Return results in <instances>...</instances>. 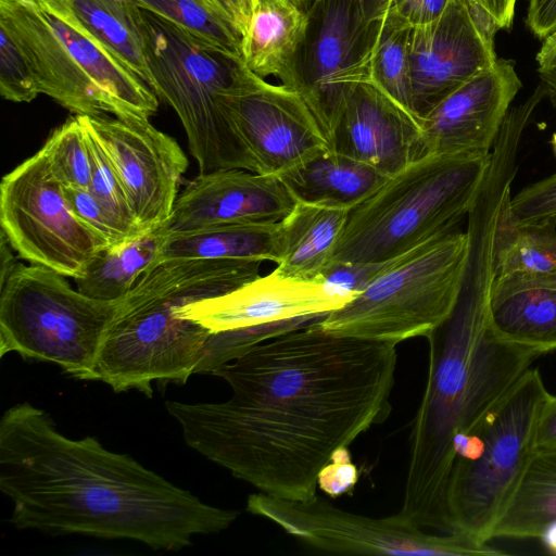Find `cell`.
Here are the masks:
<instances>
[{
    "label": "cell",
    "instance_id": "obj_53",
    "mask_svg": "<svg viewBox=\"0 0 556 556\" xmlns=\"http://www.w3.org/2000/svg\"><path fill=\"white\" fill-rule=\"evenodd\" d=\"M549 143H551L552 150L554 152V155L556 156V131L553 132Z\"/></svg>",
    "mask_w": 556,
    "mask_h": 556
},
{
    "label": "cell",
    "instance_id": "obj_35",
    "mask_svg": "<svg viewBox=\"0 0 556 556\" xmlns=\"http://www.w3.org/2000/svg\"><path fill=\"white\" fill-rule=\"evenodd\" d=\"M0 94L12 102H30L40 94L36 79L22 51L0 27Z\"/></svg>",
    "mask_w": 556,
    "mask_h": 556
},
{
    "label": "cell",
    "instance_id": "obj_21",
    "mask_svg": "<svg viewBox=\"0 0 556 556\" xmlns=\"http://www.w3.org/2000/svg\"><path fill=\"white\" fill-rule=\"evenodd\" d=\"M38 10L74 60L110 101L117 118L150 119L160 100L116 54L94 38L62 0H37Z\"/></svg>",
    "mask_w": 556,
    "mask_h": 556
},
{
    "label": "cell",
    "instance_id": "obj_45",
    "mask_svg": "<svg viewBox=\"0 0 556 556\" xmlns=\"http://www.w3.org/2000/svg\"><path fill=\"white\" fill-rule=\"evenodd\" d=\"M494 20L500 29L511 26L517 0H473Z\"/></svg>",
    "mask_w": 556,
    "mask_h": 556
},
{
    "label": "cell",
    "instance_id": "obj_12",
    "mask_svg": "<svg viewBox=\"0 0 556 556\" xmlns=\"http://www.w3.org/2000/svg\"><path fill=\"white\" fill-rule=\"evenodd\" d=\"M306 13L295 91L330 148L350 94L371 79V62L386 17L366 22L357 0H313Z\"/></svg>",
    "mask_w": 556,
    "mask_h": 556
},
{
    "label": "cell",
    "instance_id": "obj_23",
    "mask_svg": "<svg viewBox=\"0 0 556 556\" xmlns=\"http://www.w3.org/2000/svg\"><path fill=\"white\" fill-rule=\"evenodd\" d=\"M278 177L298 202L349 211L389 178L331 149L323 150Z\"/></svg>",
    "mask_w": 556,
    "mask_h": 556
},
{
    "label": "cell",
    "instance_id": "obj_47",
    "mask_svg": "<svg viewBox=\"0 0 556 556\" xmlns=\"http://www.w3.org/2000/svg\"><path fill=\"white\" fill-rule=\"evenodd\" d=\"M540 81L544 84L547 89L548 98L556 106V56L544 66L538 67Z\"/></svg>",
    "mask_w": 556,
    "mask_h": 556
},
{
    "label": "cell",
    "instance_id": "obj_13",
    "mask_svg": "<svg viewBox=\"0 0 556 556\" xmlns=\"http://www.w3.org/2000/svg\"><path fill=\"white\" fill-rule=\"evenodd\" d=\"M225 108L255 173L279 176L330 149L296 91L251 71L227 97Z\"/></svg>",
    "mask_w": 556,
    "mask_h": 556
},
{
    "label": "cell",
    "instance_id": "obj_18",
    "mask_svg": "<svg viewBox=\"0 0 556 556\" xmlns=\"http://www.w3.org/2000/svg\"><path fill=\"white\" fill-rule=\"evenodd\" d=\"M294 204L278 176L220 168L189 181L163 226L173 235L228 223H278Z\"/></svg>",
    "mask_w": 556,
    "mask_h": 556
},
{
    "label": "cell",
    "instance_id": "obj_41",
    "mask_svg": "<svg viewBox=\"0 0 556 556\" xmlns=\"http://www.w3.org/2000/svg\"><path fill=\"white\" fill-rule=\"evenodd\" d=\"M526 24L539 39L556 29V0H529Z\"/></svg>",
    "mask_w": 556,
    "mask_h": 556
},
{
    "label": "cell",
    "instance_id": "obj_20",
    "mask_svg": "<svg viewBox=\"0 0 556 556\" xmlns=\"http://www.w3.org/2000/svg\"><path fill=\"white\" fill-rule=\"evenodd\" d=\"M0 27L22 51L40 93L76 115H114L108 98L80 68L38 8L0 0Z\"/></svg>",
    "mask_w": 556,
    "mask_h": 556
},
{
    "label": "cell",
    "instance_id": "obj_4",
    "mask_svg": "<svg viewBox=\"0 0 556 556\" xmlns=\"http://www.w3.org/2000/svg\"><path fill=\"white\" fill-rule=\"evenodd\" d=\"M261 261L167 258L147 270L122 299L102 343L92 380L115 392L152 396L153 381L186 383L198 374L211 333L178 314L260 277Z\"/></svg>",
    "mask_w": 556,
    "mask_h": 556
},
{
    "label": "cell",
    "instance_id": "obj_25",
    "mask_svg": "<svg viewBox=\"0 0 556 556\" xmlns=\"http://www.w3.org/2000/svg\"><path fill=\"white\" fill-rule=\"evenodd\" d=\"M280 260L278 223H228L168 235L162 260Z\"/></svg>",
    "mask_w": 556,
    "mask_h": 556
},
{
    "label": "cell",
    "instance_id": "obj_1",
    "mask_svg": "<svg viewBox=\"0 0 556 556\" xmlns=\"http://www.w3.org/2000/svg\"><path fill=\"white\" fill-rule=\"evenodd\" d=\"M321 318L214 369L228 401L165 402L191 448L274 497L314 498L334 455L392 412L397 344L332 333Z\"/></svg>",
    "mask_w": 556,
    "mask_h": 556
},
{
    "label": "cell",
    "instance_id": "obj_48",
    "mask_svg": "<svg viewBox=\"0 0 556 556\" xmlns=\"http://www.w3.org/2000/svg\"><path fill=\"white\" fill-rule=\"evenodd\" d=\"M543 40L544 41L535 55V61L539 67L546 65L554 56H556V29Z\"/></svg>",
    "mask_w": 556,
    "mask_h": 556
},
{
    "label": "cell",
    "instance_id": "obj_3",
    "mask_svg": "<svg viewBox=\"0 0 556 556\" xmlns=\"http://www.w3.org/2000/svg\"><path fill=\"white\" fill-rule=\"evenodd\" d=\"M455 305L426 337L424 395L409 432L401 513L424 529L448 532L446 498L456 458L486 415L541 356L500 338L490 321L495 229L473 225Z\"/></svg>",
    "mask_w": 556,
    "mask_h": 556
},
{
    "label": "cell",
    "instance_id": "obj_28",
    "mask_svg": "<svg viewBox=\"0 0 556 556\" xmlns=\"http://www.w3.org/2000/svg\"><path fill=\"white\" fill-rule=\"evenodd\" d=\"M490 321L503 340L541 355L556 351V289L531 287L491 299Z\"/></svg>",
    "mask_w": 556,
    "mask_h": 556
},
{
    "label": "cell",
    "instance_id": "obj_32",
    "mask_svg": "<svg viewBox=\"0 0 556 556\" xmlns=\"http://www.w3.org/2000/svg\"><path fill=\"white\" fill-rule=\"evenodd\" d=\"M410 31V26L388 12L374 53L370 80L417 117L412 104Z\"/></svg>",
    "mask_w": 556,
    "mask_h": 556
},
{
    "label": "cell",
    "instance_id": "obj_43",
    "mask_svg": "<svg viewBox=\"0 0 556 556\" xmlns=\"http://www.w3.org/2000/svg\"><path fill=\"white\" fill-rule=\"evenodd\" d=\"M222 13L239 31H247L256 0H205Z\"/></svg>",
    "mask_w": 556,
    "mask_h": 556
},
{
    "label": "cell",
    "instance_id": "obj_5",
    "mask_svg": "<svg viewBox=\"0 0 556 556\" xmlns=\"http://www.w3.org/2000/svg\"><path fill=\"white\" fill-rule=\"evenodd\" d=\"M489 154H424L352 208L332 262L393 260L457 229L481 190Z\"/></svg>",
    "mask_w": 556,
    "mask_h": 556
},
{
    "label": "cell",
    "instance_id": "obj_2",
    "mask_svg": "<svg viewBox=\"0 0 556 556\" xmlns=\"http://www.w3.org/2000/svg\"><path fill=\"white\" fill-rule=\"evenodd\" d=\"M0 490L13 503L9 521L20 530L128 539L162 551L224 531L238 517L94 437L66 438L28 402L8 408L0 421Z\"/></svg>",
    "mask_w": 556,
    "mask_h": 556
},
{
    "label": "cell",
    "instance_id": "obj_42",
    "mask_svg": "<svg viewBox=\"0 0 556 556\" xmlns=\"http://www.w3.org/2000/svg\"><path fill=\"white\" fill-rule=\"evenodd\" d=\"M531 287L556 289V270L539 275L513 274L495 278L492 287V299Z\"/></svg>",
    "mask_w": 556,
    "mask_h": 556
},
{
    "label": "cell",
    "instance_id": "obj_17",
    "mask_svg": "<svg viewBox=\"0 0 556 556\" xmlns=\"http://www.w3.org/2000/svg\"><path fill=\"white\" fill-rule=\"evenodd\" d=\"M521 88L515 62L497 58L420 118L422 155L491 153Z\"/></svg>",
    "mask_w": 556,
    "mask_h": 556
},
{
    "label": "cell",
    "instance_id": "obj_26",
    "mask_svg": "<svg viewBox=\"0 0 556 556\" xmlns=\"http://www.w3.org/2000/svg\"><path fill=\"white\" fill-rule=\"evenodd\" d=\"M163 225L98 251L84 274L74 278L76 289L97 300L123 299L139 278L161 261L168 237Z\"/></svg>",
    "mask_w": 556,
    "mask_h": 556
},
{
    "label": "cell",
    "instance_id": "obj_46",
    "mask_svg": "<svg viewBox=\"0 0 556 556\" xmlns=\"http://www.w3.org/2000/svg\"><path fill=\"white\" fill-rule=\"evenodd\" d=\"M363 18L372 23L383 20L391 7L392 0H357Z\"/></svg>",
    "mask_w": 556,
    "mask_h": 556
},
{
    "label": "cell",
    "instance_id": "obj_49",
    "mask_svg": "<svg viewBox=\"0 0 556 556\" xmlns=\"http://www.w3.org/2000/svg\"><path fill=\"white\" fill-rule=\"evenodd\" d=\"M10 242L8 241L5 235L1 231V278H4L16 265L13 254L10 250Z\"/></svg>",
    "mask_w": 556,
    "mask_h": 556
},
{
    "label": "cell",
    "instance_id": "obj_36",
    "mask_svg": "<svg viewBox=\"0 0 556 556\" xmlns=\"http://www.w3.org/2000/svg\"><path fill=\"white\" fill-rule=\"evenodd\" d=\"M507 213L518 224L556 219V173L518 191Z\"/></svg>",
    "mask_w": 556,
    "mask_h": 556
},
{
    "label": "cell",
    "instance_id": "obj_14",
    "mask_svg": "<svg viewBox=\"0 0 556 556\" xmlns=\"http://www.w3.org/2000/svg\"><path fill=\"white\" fill-rule=\"evenodd\" d=\"M109 157L138 224L150 230L169 218L188 159L149 119L78 115Z\"/></svg>",
    "mask_w": 556,
    "mask_h": 556
},
{
    "label": "cell",
    "instance_id": "obj_22",
    "mask_svg": "<svg viewBox=\"0 0 556 556\" xmlns=\"http://www.w3.org/2000/svg\"><path fill=\"white\" fill-rule=\"evenodd\" d=\"M307 13L291 0H257L241 40L242 60L255 75L273 76L295 91Z\"/></svg>",
    "mask_w": 556,
    "mask_h": 556
},
{
    "label": "cell",
    "instance_id": "obj_15",
    "mask_svg": "<svg viewBox=\"0 0 556 556\" xmlns=\"http://www.w3.org/2000/svg\"><path fill=\"white\" fill-rule=\"evenodd\" d=\"M494 37L477 21L466 0H451L439 18L412 27V104L419 119L495 63Z\"/></svg>",
    "mask_w": 556,
    "mask_h": 556
},
{
    "label": "cell",
    "instance_id": "obj_6",
    "mask_svg": "<svg viewBox=\"0 0 556 556\" xmlns=\"http://www.w3.org/2000/svg\"><path fill=\"white\" fill-rule=\"evenodd\" d=\"M549 395L539 369L530 367L466 441L447 489L448 532L492 540L538 451L539 419Z\"/></svg>",
    "mask_w": 556,
    "mask_h": 556
},
{
    "label": "cell",
    "instance_id": "obj_39",
    "mask_svg": "<svg viewBox=\"0 0 556 556\" xmlns=\"http://www.w3.org/2000/svg\"><path fill=\"white\" fill-rule=\"evenodd\" d=\"M357 475L348 448H343L319 473L318 488L329 497L336 498L353 490L357 482Z\"/></svg>",
    "mask_w": 556,
    "mask_h": 556
},
{
    "label": "cell",
    "instance_id": "obj_51",
    "mask_svg": "<svg viewBox=\"0 0 556 556\" xmlns=\"http://www.w3.org/2000/svg\"><path fill=\"white\" fill-rule=\"evenodd\" d=\"M296 7L303 11H307L313 0H291Z\"/></svg>",
    "mask_w": 556,
    "mask_h": 556
},
{
    "label": "cell",
    "instance_id": "obj_10",
    "mask_svg": "<svg viewBox=\"0 0 556 556\" xmlns=\"http://www.w3.org/2000/svg\"><path fill=\"white\" fill-rule=\"evenodd\" d=\"M247 510L317 549L336 554L497 556L505 552L455 532L430 533L399 511L375 518L339 508L316 495L291 501L262 492L248 497Z\"/></svg>",
    "mask_w": 556,
    "mask_h": 556
},
{
    "label": "cell",
    "instance_id": "obj_7",
    "mask_svg": "<svg viewBox=\"0 0 556 556\" xmlns=\"http://www.w3.org/2000/svg\"><path fill=\"white\" fill-rule=\"evenodd\" d=\"M142 15L152 90L176 112L200 173L253 172L225 108L227 97L250 72L243 60L201 45L152 13L142 10Z\"/></svg>",
    "mask_w": 556,
    "mask_h": 556
},
{
    "label": "cell",
    "instance_id": "obj_52",
    "mask_svg": "<svg viewBox=\"0 0 556 556\" xmlns=\"http://www.w3.org/2000/svg\"><path fill=\"white\" fill-rule=\"evenodd\" d=\"M17 2L29 7V8H38L37 0H16Z\"/></svg>",
    "mask_w": 556,
    "mask_h": 556
},
{
    "label": "cell",
    "instance_id": "obj_24",
    "mask_svg": "<svg viewBox=\"0 0 556 556\" xmlns=\"http://www.w3.org/2000/svg\"><path fill=\"white\" fill-rule=\"evenodd\" d=\"M350 211L295 201L279 222L280 260L276 270L300 279H321L332 263Z\"/></svg>",
    "mask_w": 556,
    "mask_h": 556
},
{
    "label": "cell",
    "instance_id": "obj_30",
    "mask_svg": "<svg viewBox=\"0 0 556 556\" xmlns=\"http://www.w3.org/2000/svg\"><path fill=\"white\" fill-rule=\"evenodd\" d=\"M509 200L502 208L495 231V278L555 271L556 219L515 223L507 213Z\"/></svg>",
    "mask_w": 556,
    "mask_h": 556
},
{
    "label": "cell",
    "instance_id": "obj_29",
    "mask_svg": "<svg viewBox=\"0 0 556 556\" xmlns=\"http://www.w3.org/2000/svg\"><path fill=\"white\" fill-rule=\"evenodd\" d=\"M556 521V448L538 450L492 539H540Z\"/></svg>",
    "mask_w": 556,
    "mask_h": 556
},
{
    "label": "cell",
    "instance_id": "obj_34",
    "mask_svg": "<svg viewBox=\"0 0 556 556\" xmlns=\"http://www.w3.org/2000/svg\"><path fill=\"white\" fill-rule=\"evenodd\" d=\"M86 131L91 154L89 189L130 237L147 231L138 224L119 177L109 157L93 135L87 128Z\"/></svg>",
    "mask_w": 556,
    "mask_h": 556
},
{
    "label": "cell",
    "instance_id": "obj_40",
    "mask_svg": "<svg viewBox=\"0 0 556 556\" xmlns=\"http://www.w3.org/2000/svg\"><path fill=\"white\" fill-rule=\"evenodd\" d=\"M451 0H392L389 12L410 27L428 24L439 18Z\"/></svg>",
    "mask_w": 556,
    "mask_h": 556
},
{
    "label": "cell",
    "instance_id": "obj_27",
    "mask_svg": "<svg viewBox=\"0 0 556 556\" xmlns=\"http://www.w3.org/2000/svg\"><path fill=\"white\" fill-rule=\"evenodd\" d=\"M78 22L151 89L142 10L132 0H62Z\"/></svg>",
    "mask_w": 556,
    "mask_h": 556
},
{
    "label": "cell",
    "instance_id": "obj_33",
    "mask_svg": "<svg viewBox=\"0 0 556 556\" xmlns=\"http://www.w3.org/2000/svg\"><path fill=\"white\" fill-rule=\"evenodd\" d=\"M56 178L66 187L89 188L91 154L86 128L78 115L56 127L42 146Z\"/></svg>",
    "mask_w": 556,
    "mask_h": 556
},
{
    "label": "cell",
    "instance_id": "obj_50",
    "mask_svg": "<svg viewBox=\"0 0 556 556\" xmlns=\"http://www.w3.org/2000/svg\"><path fill=\"white\" fill-rule=\"evenodd\" d=\"M539 540L543 542L551 553L556 554V521L549 523L544 529Z\"/></svg>",
    "mask_w": 556,
    "mask_h": 556
},
{
    "label": "cell",
    "instance_id": "obj_54",
    "mask_svg": "<svg viewBox=\"0 0 556 556\" xmlns=\"http://www.w3.org/2000/svg\"><path fill=\"white\" fill-rule=\"evenodd\" d=\"M257 1V0H256Z\"/></svg>",
    "mask_w": 556,
    "mask_h": 556
},
{
    "label": "cell",
    "instance_id": "obj_19",
    "mask_svg": "<svg viewBox=\"0 0 556 556\" xmlns=\"http://www.w3.org/2000/svg\"><path fill=\"white\" fill-rule=\"evenodd\" d=\"M330 149L391 177L422 155L420 119L364 81L350 94Z\"/></svg>",
    "mask_w": 556,
    "mask_h": 556
},
{
    "label": "cell",
    "instance_id": "obj_9",
    "mask_svg": "<svg viewBox=\"0 0 556 556\" xmlns=\"http://www.w3.org/2000/svg\"><path fill=\"white\" fill-rule=\"evenodd\" d=\"M468 251L466 231L437 237L393 263L341 308L324 316L332 333L392 342L429 336L451 314Z\"/></svg>",
    "mask_w": 556,
    "mask_h": 556
},
{
    "label": "cell",
    "instance_id": "obj_11",
    "mask_svg": "<svg viewBox=\"0 0 556 556\" xmlns=\"http://www.w3.org/2000/svg\"><path fill=\"white\" fill-rule=\"evenodd\" d=\"M0 224L21 257L65 277H80L109 245L75 214L43 148L3 176Z\"/></svg>",
    "mask_w": 556,
    "mask_h": 556
},
{
    "label": "cell",
    "instance_id": "obj_44",
    "mask_svg": "<svg viewBox=\"0 0 556 556\" xmlns=\"http://www.w3.org/2000/svg\"><path fill=\"white\" fill-rule=\"evenodd\" d=\"M538 450L556 448V395L547 399L538 425Z\"/></svg>",
    "mask_w": 556,
    "mask_h": 556
},
{
    "label": "cell",
    "instance_id": "obj_38",
    "mask_svg": "<svg viewBox=\"0 0 556 556\" xmlns=\"http://www.w3.org/2000/svg\"><path fill=\"white\" fill-rule=\"evenodd\" d=\"M395 258L375 263L332 262L323 274L321 280L346 292L358 294L376 280Z\"/></svg>",
    "mask_w": 556,
    "mask_h": 556
},
{
    "label": "cell",
    "instance_id": "obj_31",
    "mask_svg": "<svg viewBox=\"0 0 556 556\" xmlns=\"http://www.w3.org/2000/svg\"><path fill=\"white\" fill-rule=\"evenodd\" d=\"M143 11L177 26L201 45L242 60V37L222 13L205 0H132Z\"/></svg>",
    "mask_w": 556,
    "mask_h": 556
},
{
    "label": "cell",
    "instance_id": "obj_37",
    "mask_svg": "<svg viewBox=\"0 0 556 556\" xmlns=\"http://www.w3.org/2000/svg\"><path fill=\"white\" fill-rule=\"evenodd\" d=\"M64 191L75 214L109 245L134 238L112 217L89 188L64 186Z\"/></svg>",
    "mask_w": 556,
    "mask_h": 556
},
{
    "label": "cell",
    "instance_id": "obj_8",
    "mask_svg": "<svg viewBox=\"0 0 556 556\" xmlns=\"http://www.w3.org/2000/svg\"><path fill=\"white\" fill-rule=\"evenodd\" d=\"M64 277L42 265L16 263L0 279V356L15 352L52 362L75 379L92 380L122 299H92Z\"/></svg>",
    "mask_w": 556,
    "mask_h": 556
},
{
    "label": "cell",
    "instance_id": "obj_16",
    "mask_svg": "<svg viewBox=\"0 0 556 556\" xmlns=\"http://www.w3.org/2000/svg\"><path fill=\"white\" fill-rule=\"evenodd\" d=\"M356 295L321 279L288 277L274 269L229 293L181 307L178 314L217 334L289 319L323 317Z\"/></svg>",
    "mask_w": 556,
    "mask_h": 556
}]
</instances>
